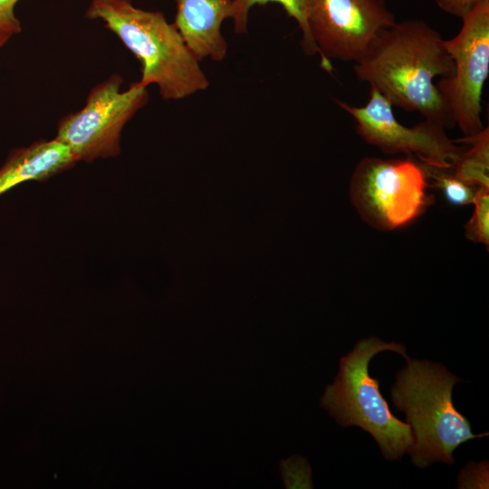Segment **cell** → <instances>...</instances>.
<instances>
[{
    "label": "cell",
    "instance_id": "16",
    "mask_svg": "<svg viewBox=\"0 0 489 489\" xmlns=\"http://www.w3.org/2000/svg\"><path fill=\"white\" fill-rule=\"evenodd\" d=\"M286 488H311V468L308 462L300 456H292L280 465Z\"/></svg>",
    "mask_w": 489,
    "mask_h": 489
},
{
    "label": "cell",
    "instance_id": "9",
    "mask_svg": "<svg viewBox=\"0 0 489 489\" xmlns=\"http://www.w3.org/2000/svg\"><path fill=\"white\" fill-rule=\"evenodd\" d=\"M336 102L352 117L357 133L384 153L414 154L425 165L453 169L465 151L447 137L446 127L439 121L426 119L414 127L402 125L394 115L392 104L375 89L370 88L364 106L340 100Z\"/></svg>",
    "mask_w": 489,
    "mask_h": 489
},
{
    "label": "cell",
    "instance_id": "4",
    "mask_svg": "<svg viewBox=\"0 0 489 489\" xmlns=\"http://www.w3.org/2000/svg\"><path fill=\"white\" fill-rule=\"evenodd\" d=\"M395 351L406 360L403 344L386 342L377 337L360 340L340 360L339 372L326 387L321 407L342 427L356 426L369 433L383 456L398 460L413 443L410 425L394 417L379 391V382L370 376L369 364L378 353Z\"/></svg>",
    "mask_w": 489,
    "mask_h": 489
},
{
    "label": "cell",
    "instance_id": "12",
    "mask_svg": "<svg viewBox=\"0 0 489 489\" xmlns=\"http://www.w3.org/2000/svg\"><path fill=\"white\" fill-rule=\"evenodd\" d=\"M455 141L471 148L461 154L453 168L454 175L468 186L489 188V129Z\"/></svg>",
    "mask_w": 489,
    "mask_h": 489
},
{
    "label": "cell",
    "instance_id": "18",
    "mask_svg": "<svg viewBox=\"0 0 489 489\" xmlns=\"http://www.w3.org/2000/svg\"><path fill=\"white\" fill-rule=\"evenodd\" d=\"M444 12L462 19L476 5L479 0H434Z\"/></svg>",
    "mask_w": 489,
    "mask_h": 489
},
{
    "label": "cell",
    "instance_id": "17",
    "mask_svg": "<svg viewBox=\"0 0 489 489\" xmlns=\"http://www.w3.org/2000/svg\"><path fill=\"white\" fill-rule=\"evenodd\" d=\"M19 0H0V33L11 35L21 32V23L14 14V6Z\"/></svg>",
    "mask_w": 489,
    "mask_h": 489
},
{
    "label": "cell",
    "instance_id": "14",
    "mask_svg": "<svg viewBox=\"0 0 489 489\" xmlns=\"http://www.w3.org/2000/svg\"><path fill=\"white\" fill-rule=\"evenodd\" d=\"M427 178L445 195L446 200L455 206L472 204L476 193L474 187L468 186L459 180L449 169H442L422 164Z\"/></svg>",
    "mask_w": 489,
    "mask_h": 489
},
{
    "label": "cell",
    "instance_id": "15",
    "mask_svg": "<svg viewBox=\"0 0 489 489\" xmlns=\"http://www.w3.org/2000/svg\"><path fill=\"white\" fill-rule=\"evenodd\" d=\"M474 213L465 225V236L474 243L489 244V188L478 187Z\"/></svg>",
    "mask_w": 489,
    "mask_h": 489
},
{
    "label": "cell",
    "instance_id": "13",
    "mask_svg": "<svg viewBox=\"0 0 489 489\" xmlns=\"http://www.w3.org/2000/svg\"><path fill=\"white\" fill-rule=\"evenodd\" d=\"M268 3L280 5L288 16L293 18L302 31V48L307 55H319L318 48L311 38L306 21L307 0H232L228 19L234 22L236 34H245L247 31L248 15L252 7Z\"/></svg>",
    "mask_w": 489,
    "mask_h": 489
},
{
    "label": "cell",
    "instance_id": "1",
    "mask_svg": "<svg viewBox=\"0 0 489 489\" xmlns=\"http://www.w3.org/2000/svg\"><path fill=\"white\" fill-rule=\"evenodd\" d=\"M353 68L392 106L455 126L435 83L436 77L453 74V60L441 34L423 20L396 22L383 30Z\"/></svg>",
    "mask_w": 489,
    "mask_h": 489
},
{
    "label": "cell",
    "instance_id": "6",
    "mask_svg": "<svg viewBox=\"0 0 489 489\" xmlns=\"http://www.w3.org/2000/svg\"><path fill=\"white\" fill-rule=\"evenodd\" d=\"M123 80L114 74L95 85L85 106L58 123L54 139L69 148L77 162L114 158L120 153L125 124L149 101L147 87L133 82L121 90Z\"/></svg>",
    "mask_w": 489,
    "mask_h": 489
},
{
    "label": "cell",
    "instance_id": "7",
    "mask_svg": "<svg viewBox=\"0 0 489 489\" xmlns=\"http://www.w3.org/2000/svg\"><path fill=\"white\" fill-rule=\"evenodd\" d=\"M462 21L458 34L445 40L454 72L436 84L455 126L468 137L484 128L481 101L489 74V0H479Z\"/></svg>",
    "mask_w": 489,
    "mask_h": 489
},
{
    "label": "cell",
    "instance_id": "19",
    "mask_svg": "<svg viewBox=\"0 0 489 489\" xmlns=\"http://www.w3.org/2000/svg\"><path fill=\"white\" fill-rule=\"evenodd\" d=\"M12 35L6 33H0V48L10 39Z\"/></svg>",
    "mask_w": 489,
    "mask_h": 489
},
{
    "label": "cell",
    "instance_id": "11",
    "mask_svg": "<svg viewBox=\"0 0 489 489\" xmlns=\"http://www.w3.org/2000/svg\"><path fill=\"white\" fill-rule=\"evenodd\" d=\"M76 162L69 148L56 139L13 149L0 168V197L24 182L47 180Z\"/></svg>",
    "mask_w": 489,
    "mask_h": 489
},
{
    "label": "cell",
    "instance_id": "10",
    "mask_svg": "<svg viewBox=\"0 0 489 489\" xmlns=\"http://www.w3.org/2000/svg\"><path fill=\"white\" fill-rule=\"evenodd\" d=\"M232 0H176L174 24L196 58L220 62L227 53L221 33Z\"/></svg>",
    "mask_w": 489,
    "mask_h": 489
},
{
    "label": "cell",
    "instance_id": "2",
    "mask_svg": "<svg viewBox=\"0 0 489 489\" xmlns=\"http://www.w3.org/2000/svg\"><path fill=\"white\" fill-rule=\"evenodd\" d=\"M89 19H100L140 62L143 86L156 84L164 100H180L209 86L199 61L174 24L158 11L133 5L130 0H92Z\"/></svg>",
    "mask_w": 489,
    "mask_h": 489
},
{
    "label": "cell",
    "instance_id": "3",
    "mask_svg": "<svg viewBox=\"0 0 489 489\" xmlns=\"http://www.w3.org/2000/svg\"><path fill=\"white\" fill-rule=\"evenodd\" d=\"M396 379L390 396L410 425L413 443L408 453L417 467L435 462L452 465L453 452L461 444L488 436L474 434L468 419L455 408L452 390L461 379L444 365L409 358Z\"/></svg>",
    "mask_w": 489,
    "mask_h": 489
},
{
    "label": "cell",
    "instance_id": "8",
    "mask_svg": "<svg viewBox=\"0 0 489 489\" xmlns=\"http://www.w3.org/2000/svg\"><path fill=\"white\" fill-rule=\"evenodd\" d=\"M306 21L321 68L331 60H361L380 33L397 21L386 0H307Z\"/></svg>",
    "mask_w": 489,
    "mask_h": 489
},
{
    "label": "cell",
    "instance_id": "5",
    "mask_svg": "<svg viewBox=\"0 0 489 489\" xmlns=\"http://www.w3.org/2000/svg\"><path fill=\"white\" fill-rule=\"evenodd\" d=\"M422 164L411 159L364 158L356 166L350 197L361 218L390 231L422 215L433 202Z\"/></svg>",
    "mask_w": 489,
    "mask_h": 489
}]
</instances>
